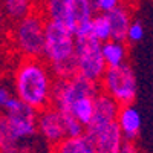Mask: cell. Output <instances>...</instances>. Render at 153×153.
I'll return each instance as SVG.
<instances>
[{
	"label": "cell",
	"mask_w": 153,
	"mask_h": 153,
	"mask_svg": "<svg viewBox=\"0 0 153 153\" xmlns=\"http://www.w3.org/2000/svg\"><path fill=\"white\" fill-rule=\"evenodd\" d=\"M103 55L107 63V68L126 65L127 58H129V45L127 42H120L112 38V40L103 43Z\"/></svg>",
	"instance_id": "obj_15"
},
{
	"label": "cell",
	"mask_w": 153,
	"mask_h": 153,
	"mask_svg": "<svg viewBox=\"0 0 153 153\" xmlns=\"http://www.w3.org/2000/svg\"><path fill=\"white\" fill-rule=\"evenodd\" d=\"M43 58L57 78H71L76 71V37L66 25L48 20Z\"/></svg>",
	"instance_id": "obj_3"
},
{
	"label": "cell",
	"mask_w": 153,
	"mask_h": 153,
	"mask_svg": "<svg viewBox=\"0 0 153 153\" xmlns=\"http://www.w3.org/2000/svg\"><path fill=\"white\" fill-rule=\"evenodd\" d=\"M92 32L97 40L101 43H106L112 40V26H110V20L107 14L103 12H97L92 19Z\"/></svg>",
	"instance_id": "obj_18"
},
{
	"label": "cell",
	"mask_w": 153,
	"mask_h": 153,
	"mask_svg": "<svg viewBox=\"0 0 153 153\" xmlns=\"http://www.w3.org/2000/svg\"><path fill=\"white\" fill-rule=\"evenodd\" d=\"M14 91H12V87L6 86V84H2V87H0V106H5L8 101L14 97Z\"/></svg>",
	"instance_id": "obj_22"
},
{
	"label": "cell",
	"mask_w": 153,
	"mask_h": 153,
	"mask_svg": "<svg viewBox=\"0 0 153 153\" xmlns=\"http://www.w3.org/2000/svg\"><path fill=\"white\" fill-rule=\"evenodd\" d=\"M143 38H144V25L141 22H138V20L132 22L130 28H129V32H127V38H126L127 45L129 46L136 45V43L141 42Z\"/></svg>",
	"instance_id": "obj_19"
},
{
	"label": "cell",
	"mask_w": 153,
	"mask_h": 153,
	"mask_svg": "<svg viewBox=\"0 0 153 153\" xmlns=\"http://www.w3.org/2000/svg\"><path fill=\"white\" fill-rule=\"evenodd\" d=\"M5 20L11 25L16 23L34 12L32 0H2Z\"/></svg>",
	"instance_id": "obj_16"
},
{
	"label": "cell",
	"mask_w": 153,
	"mask_h": 153,
	"mask_svg": "<svg viewBox=\"0 0 153 153\" xmlns=\"http://www.w3.org/2000/svg\"><path fill=\"white\" fill-rule=\"evenodd\" d=\"M38 136L49 146L54 147L68 138L65 113L54 106H49L43 110H38Z\"/></svg>",
	"instance_id": "obj_8"
},
{
	"label": "cell",
	"mask_w": 153,
	"mask_h": 153,
	"mask_svg": "<svg viewBox=\"0 0 153 153\" xmlns=\"http://www.w3.org/2000/svg\"><path fill=\"white\" fill-rule=\"evenodd\" d=\"M97 153H120L124 143V136L117 123L107 126L106 129L98 132L94 138Z\"/></svg>",
	"instance_id": "obj_11"
},
{
	"label": "cell",
	"mask_w": 153,
	"mask_h": 153,
	"mask_svg": "<svg viewBox=\"0 0 153 153\" xmlns=\"http://www.w3.org/2000/svg\"><path fill=\"white\" fill-rule=\"evenodd\" d=\"M94 113H95V97H83L75 101L74 106L71 107V112L66 115H72L87 127L94 118Z\"/></svg>",
	"instance_id": "obj_17"
},
{
	"label": "cell",
	"mask_w": 153,
	"mask_h": 153,
	"mask_svg": "<svg viewBox=\"0 0 153 153\" xmlns=\"http://www.w3.org/2000/svg\"><path fill=\"white\" fill-rule=\"evenodd\" d=\"M65 120H66L68 138L80 136V135H84V133H86V126L81 124L75 117H72V115H66V113H65Z\"/></svg>",
	"instance_id": "obj_20"
},
{
	"label": "cell",
	"mask_w": 153,
	"mask_h": 153,
	"mask_svg": "<svg viewBox=\"0 0 153 153\" xmlns=\"http://www.w3.org/2000/svg\"><path fill=\"white\" fill-rule=\"evenodd\" d=\"M120 153H143L139 150V147L136 146L135 141H129V139H124V143L121 146V152Z\"/></svg>",
	"instance_id": "obj_23"
},
{
	"label": "cell",
	"mask_w": 153,
	"mask_h": 153,
	"mask_svg": "<svg viewBox=\"0 0 153 153\" xmlns=\"http://www.w3.org/2000/svg\"><path fill=\"white\" fill-rule=\"evenodd\" d=\"M101 91L117 100L121 106L133 104L138 94V81L133 68L126 63L121 66L107 68L100 83Z\"/></svg>",
	"instance_id": "obj_6"
},
{
	"label": "cell",
	"mask_w": 153,
	"mask_h": 153,
	"mask_svg": "<svg viewBox=\"0 0 153 153\" xmlns=\"http://www.w3.org/2000/svg\"><path fill=\"white\" fill-rule=\"evenodd\" d=\"M48 19L43 12L34 11L32 14L11 25L8 38L9 46L19 57H43L46 43Z\"/></svg>",
	"instance_id": "obj_4"
},
{
	"label": "cell",
	"mask_w": 153,
	"mask_h": 153,
	"mask_svg": "<svg viewBox=\"0 0 153 153\" xmlns=\"http://www.w3.org/2000/svg\"><path fill=\"white\" fill-rule=\"evenodd\" d=\"M0 150L2 153H31L32 139L38 135V110L16 95L2 107Z\"/></svg>",
	"instance_id": "obj_2"
},
{
	"label": "cell",
	"mask_w": 153,
	"mask_h": 153,
	"mask_svg": "<svg viewBox=\"0 0 153 153\" xmlns=\"http://www.w3.org/2000/svg\"><path fill=\"white\" fill-rule=\"evenodd\" d=\"M120 110H121V104L118 101L101 91L95 97V113L91 124L86 127V133L91 138H94L98 132L106 129L107 126L117 123Z\"/></svg>",
	"instance_id": "obj_9"
},
{
	"label": "cell",
	"mask_w": 153,
	"mask_h": 153,
	"mask_svg": "<svg viewBox=\"0 0 153 153\" xmlns=\"http://www.w3.org/2000/svg\"><path fill=\"white\" fill-rule=\"evenodd\" d=\"M76 6H78V0H42L43 16L48 20L66 25L74 32L78 25Z\"/></svg>",
	"instance_id": "obj_10"
},
{
	"label": "cell",
	"mask_w": 153,
	"mask_h": 153,
	"mask_svg": "<svg viewBox=\"0 0 153 153\" xmlns=\"http://www.w3.org/2000/svg\"><path fill=\"white\" fill-rule=\"evenodd\" d=\"M107 17L110 20V26H112V38L113 40L126 42L127 32H129V28L132 25V14H130L129 6L121 3L118 8L110 11Z\"/></svg>",
	"instance_id": "obj_13"
},
{
	"label": "cell",
	"mask_w": 153,
	"mask_h": 153,
	"mask_svg": "<svg viewBox=\"0 0 153 153\" xmlns=\"http://www.w3.org/2000/svg\"><path fill=\"white\" fill-rule=\"evenodd\" d=\"M51 153H97L94 139L87 133L66 138L54 147H51Z\"/></svg>",
	"instance_id": "obj_14"
},
{
	"label": "cell",
	"mask_w": 153,
	"mask_h": 153,
	"mask_svg": "<svg viewBox=\"0 0 153 153\" xmlns=\"http://www.w3.org/2000/svg\"><path fill=\"white\" fill-rule=\"evenodd\" d=\"M117 124L120 126L124 139L136 141L139 132H141V113L133 104L121 106V110L117 118Z\"/></svg>",
	"instance_id": "obj_12"
},
{
	"label": "cell",
	"mask_w": 153,
	"mask_h": 153,
	"mask_svg": "<svg viewBox=\"0 0 153 153\" xmlns=\"http://www.w3.org/2000/svg\"><path fill=\"white\" fill-rule=\"evenodd\" d=\"M94 2V8L97 12H103V14H109L110 11H113L115 8H118L123 0H92Z\"/></svg>",
	"instance_id": "obj_21"
},
{
	"label": "cell",
	"mask_w": 153,
	"mask_h": 153,
	"mask_svg": "<svg viewBox=\"0 0 153 153\" xmlns=\"http://www.w3.org/2000/svg\"><path fill=\"white\" fill-rule=\"evenodd\" d=\"M76 71L95 83H101L107 71V63L103 55V43L94 35L76 38Z\"/></svg>",
	"instance_id": "obj_7"
},
{
	"label": "cell",
	"mask_w": 153,
	"mask_h": 153,
	"mask_svg": "<svg viewBox=\"0 0 153 153\" xmlns=\"http://www.w3.org/2000/svg\"><path fill=\"white\" fill-rule=\"evenodd\" d=\"M55 80L57 76L43 57H19L11 76L16 97L37 110L52 106Z\"/></svg>",
	"instance_id": "obj_1"
},
{
	"label": "cell",
	"mask_w": 153,
	"mask_h": 153,
	"mask_svg": "<svg viewBox=\"0 0 153 153\" xmlns=\"http://www.w3.org/2000/svg\"><path fill=\"white\" fill-rule=\"evenodd\" d=\"M100 92V83H95L80 74H75L71 78H57L52 91V106L63 113H69L76 100L83 97H97Z\"/></svg>",
	"instance_id": "obj_5"
}]
</instances>
